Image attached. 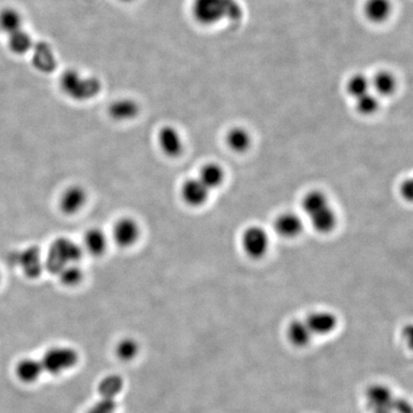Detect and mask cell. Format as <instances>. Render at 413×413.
Instances as JSON below:
<instances>
[{
    "mask_svg": "<svg viewBox=\"0 0 413 413\" xmlns=\"http://www.w3.org/2000/svg\"><path fill=\"white\" fill-rule=\"evenodd\" d=\"M191 16L202 27H215L222 23H239L244 9L239 0H191Z\"/></svg>",
    "mask_w": 413,
    "mask_h": 413,
    "instance_id": "obj_1",
    "label": "cell"
},
{
    "mask_svg": "<svg viewBox=\"0 0 413 413\" xmlns=\"http://www.w3.org/2000/svg\"><path fill=\"white\" fill-rule=\"evenodd\" d=\"M60 92L67 98L78 103L92 101L101 94L103 84L98 77L76 69L68 68L59 77Z\"/></svg>",
    "mask_w": 413,
    "mask_h": 413,
    "instance_id": "obj_2",
    "label": "cell"
},
{
    "mask_svg": "<svg viewBox=\"0 0 413 413\" xmlns=\"http://www.w3.org/2000/svg\"><path fill=\"white\" fill-rule=\"evenodd\" d=\"M82 254L81 245L67 237L57 238L51 244L45 257V269L57 276L62 269L79 264Z\"/></svg>",
    "mask_w": 413,
    "mask_h": 413,
    "instance_id": "obj_3",
    "label": "cell"
},
{
    "mask_svg": "<svg viewBox=\"0 0 413 413\" xmlns=\"http://www.w3.org/2000/svg\"><path fill=\"white\" fill-rule=\"evenodd\" d=\"M79 359V353L72 347L56 346L48 349L40 362L46 373L59 375L75 368Z\"/></svg>",
    "mask_w": 413,
    "mask_h": 413,
    "instance_id": "obj_4",
    "label": "cell"
},
{
    "mask_svg": "<svg viewBox=\"0 0 413 413\" xmlns=\"http://www.w3.org/2000/svg\"><path fill=\"white\" fill-rule=\"evenodd\" d=\"M11 261L16 266L21 267L24 274L29 279H36L43 273L45 266V259L38 247L26 248L23 251L16 252Z\"/></svg>",
    "mask_w": 413,
    "mask_h": 413,
    "instance_id": "obj_5",
    "label": "cell"
},
{
    "mask_svg": "<svg viewBox=\"0 0 413 413\" xmlns=\"http://www.w3.org/2000/svg\"><path fill=\"white\" fill-rule=\"evenodd\" d=\"M242 247L252 259H259L266 256L269 249V237L266 230L259 226L247 228L243 233Z\"/></svg>",
    "mask_w": 413,
    "mask_h": 413,
    "instance_id": "obj_6",
    "label": "cell"
},
{
    "mask_svg": "<svg viewBox=\"0 0 413 413\" xmlns=\"http://www.w3.org/2000/svg\"><path fill=\"white\" fill-rule=\"evenodd\" d=\"M141 228L139 223L132 217H121L114 223L111 237L121 248H130L139 240Z\"/></svg>",
    "mask_w": 413,
    "mask_h": 413,
    "instance_id": "obj_7",
    "label": "cell"
},
{
    "mask_svg": "<svg viewBox=\"0 0 413 413\" xmlns=\"http://www.w3.org/2000/svg\"><path fill=\"white\" fill-rule=\"evenodd\" d=\"M311 333L315 337H328L336 332L339 319L330 311L319 310L310 313L305 319Z\"/></svg>",
    "mask_w": 413,
    "mask_h": 413,
    "instance_id": "obj_8",
    "label": "cell"
},
{
    "mask_svg": "<svg viewBox=\"0 0 413 413\" xmlns=\"http://www.w3.org/2000/svg\"><path fill=\"white\" fill-rule=\"evenodd\" d=\"M157 143L163 154L169 158L180 156L184 150V141L181 133L172 126H164L157 134Z\"/></svg>",
    "mask_w": 413,
    "mask_h": 413,
    "instance_id": "obj_9",
    "label": "cell"
},
{
    "mask_svg": "<svg viewBox=\"0 0 413 413\" xmlns=\"http://www.w3.org/2000/svg\"><path fill=\"white\" fill-rule=\"evenodd\" d=\"M87 202V193L84 187L72 185L60 194L59 208L67 215H74L81 211Z\"/></svg>",
    "mask_w": 413,
    "mask_h": 413,
    "instance_id": "obj_10",
    "label": "cell"
},
{
    "mask_svg": "<svg viewBox=\"0 0 413 413\" xmlns=\"http://www.w3.org/2000/svg\"><path fill=\"white\" fill-rule=\"evenodd\" d=\"M210 193V189L206 188L198 177L187 179L180 189L184 202L194 208L204 205L208 201Z\"/></svg>",
    "mask_w": 413,
    "mask_h": 413,
    "instance_id": "obj_11",
    "label": "cell"
},
{
    "mask_svg": "<svg viewBox=\"0 0 413 413\" xmlns=\"http://www.w3.org/2000/svg\"><path fill=\"white\" fill-rule=\"evenodd\" d=\"M140 111L139 103L136 99L128 97L114 99L108 108L109 117L118 123L134 120L139 115Z\"/></svg>",
    "mask_w": 413,
    "mask_h": 413,
    "instance_id": "obj_12",
    "label": "cell"
},
{
    "mask_svg": "<svg viewBox=\"0 0 413 413\" xmlns=\"http://www.w3.org/2000/svg\"><path fill=\"white\" fill-rule=\"evenodd\" d=\"M285 336L289 344L296 349H307L314 340L305 319L290 320L286 327Z\"/></svg>",
    "mask_w": 413,
    "mask_h": 413,
    "instance_id": "obj_13",
    "label": "cell"
},
{
    "mask_svg": "<svg viewBox=\"0 0 413 413\" xmlns=\"http://www.w3.org/2000/svg\"><path fill=\"white\" fill-rule=\"evenodd\" d=\"M81 246L82 251L90 256H102L108 247V235L99 228H91L84 234Z\"/></svg>",
    "mask_w": 413,
    "mask_h": 413,
    "instance_id": "obj_14",
    "label": "cell"
},
{
    "mask_svg": "<svg viewBox=\"0 0 413 413\" xmlns=\"http://www.w3.org/2000/svg\"><path fill=\"white\" fill-rule=\"evenodd\" d=\"M364 16L374 24H382L390 19L393 12L391 0H366L363 6Z\"/></svg>",
    "mask_w": 413,
    "mask_h": 413,
    "instance_id": "obj_15",
    "label": "cell"
},
{
    "mask_svg": "<svg viewBox=\"0 0 413 413\" xmlns=\"http://www.w3.org/2000/svg\"><path fill=\"white\" fill-rule=\"evenodd\" d=\"M274 229L281 237L294 238L301 234L303 230V220L294 213H284L276 218Z\"/></svg>",
    "mask_w": 413,
    "mask_h": 413,
    "instance_id": "obj_16",
    "label": "cell"
},
{
    "mask_svg": "<svg viewBox=\"0 0 413 413\" xmlns=\"http://www.w3.org/2000/svg\"><path fill=\"white\" fill-rule=\"evenodd\" d=\"M371 90L378 97L391 96L397 89V79L388 70H382L370 79Z\"/></svg>",
    "mask_w": 413,
    "mask_h": 413,
    "instance_id": "obj_17",
    "label": "cell"
},
{
    "mask_svg": "<svg viewBox=\"0 0 413 413\" xmlns=\"http://www.w3.org/2000/svg\"><path fill=\"white\" fill-rule=\"evenodd\" d=\"M7 41L10 51L18 56L28 54L36 46L33 36L25 27L10 34L7 36Z\"/></svg>",
    "mask_w": 413,
    "mask_h": 413,
    "instance_id": "obj_18",
    "label": "cell"
},
{
    "mask_svg": "<svg viewBox=\"0 0 413 413\" xmlns=\"http://www.w3.org/2000/svg\"><path fill=\"white\" fill-rule=\"evenodd\" d=\"M23 14L14 7H6L0 11V31L8 36L25 27Z\"/></svg>",
    "mask_w": 413,
    "mask_h": 413,
    "instance_id": "obj_19",
    "label": "cell"
},
{
    "mask_svg": "<svg viewBox=\"0 0 413 413\" xmlns=\"http://www.w3.org/2000/svg\"><path fill=\"white\" fill-rule=\"evenodd\" d=\"M43 373L45 369L41 362L33 358L21 359L16 366V375L26 384L36 382Z\"/></svg>",
    "mask_w": 413,
    "mask_h": 413,
    "instance_id": "obj_20",
    "label": "cell"
},
{
    "mask_svg": "<svg viewBox=\"0 0 413 413\" xmlns=\"http://www.w3.org/2000/svg\"><path fill=\"white\" fill-rule=\"evenodd\" d=\"M311 224L320 234H329L337 225V215L331 206H328L324 210L318 211L310 216Z\"/></svg>",
    "mask_w": 413,
    "mask_h": 413,
    "instance_id": "obj_21",
    "label": "cell"
},
{
    "mask_svg": "<svg viewBox=\"0 0 413 413\" xmlns=\"http://www.w3.org/2000/svg\"><path fill=\"white\" fill-rule=\"evenodd\" d=\"M366 399H368L369 405L384 412L392 403L393 394L388 386L374 385L366 391Z\"/></svg>",
    "mask_w": 413,
    "mask_h": 413,
    "instance_id": "obj_22",
    "label": "cell"
},
{
    "mask_svg": "<svg viewBox=\"0 0 413 413\" xmlns=\"http://www.w3.org/2000/svg\"><path fill=\"white\" fill-rule=\"evenodd\" d=\"M225 174L222 167L215 163H209L199 172L198 179L206 188L210 189L218 188L224 181Z\"/></svg>",
    "mask_w": 413,
    "mask_h": 413,
    "instance_id": "obj_23",
    "label": "cell"
},
{
    "mask_svg": "<svg viewBox=\"0 0 413 413\" xmlns=\"http://www.w3.org/2000/svg\"><path fill=\"white\" fill-rule=\"evenodd\" d=\"M226 142L231 150L235 152H246L251 145V136L246 130L242 128H234L228 131Z\"/></svg>",
    "mask_w": 413,
    "mask_h": 413,
    "instance_id": "obj_24",
    "label": "cell"
},
{
    "mask_svg": "<svg viewBox=\"0 0 413 413\" xmlns=\"http://www.w3.org/2000/svg\"><path fill=\"white\" fill-rule=\"evenodd\" d=\"M301 206L308 217H310L311 215H315L318 211L324 210L330 205L327 196L324 193L320 191H312L305 194Z\"/></svg>",
    "mask_w": 413,
    "mask_h": 413,
    "instance_id": "obj_25",
    "label": "cell"
},
{
    "mask_svg": "<svg viewBox=\"0 0 413 413\" xmlns=\"http://www.w3.org/2000/svg\"><path fill=\"white\" fill-rule=\"evenodd\" d=\"M346 89L354 99L371 91L370 79L363 73H356L347 80Z\"/></svg>",
    "mask_w": 413,
    "mask_h": 413,
    "instance_id": "obj_26",
    "label": "cell"
},
{
    "mask_svg": "<svg viewBox=\"0 0 413 413\" xmlns=\"http://www.w3.org/2000/svg\"><path fill=\"white\" fill-rule=\"evenodd\" d=\"M123 388V380L119 375H108L99 384L98 391L101 398L115 399Z\"/></svg>",
    "mask_w": 413,
    "mask_h": 413,
    "instance_id": "obj_27",
    "label": "cell"
},
{
    "mask_svg": "<svg viewBox=\"0 0 413 413\" xmlns=\"http://www.w3.org/2000/svg\"><path fill=\"white\" fill-rule=\"evenodd\" d=\"M380 97L371 91L364 94V96L355 99V108L361 115L370 116L375 114L380 108Z\"/></svg>",
    "mask_w": 413,
    "mask_h": 413,
    "instance_id": "obj_28",
    "label": "cell"
},
{
    "mask_svg": "<svg viewBox=\"0 0 413 413\" xmlns=\"http://www.w3.org/2000/svg\"><path fill=\"white\" fill-rule=\"evenodd\" d=\"M56 276L59 278L63 285L73 287V286H76L81 283L82 279H84V271H82L80 263L73 264V266L62 269Z\"/></svg>",
    "mask_w": 413,
    "mask_h": 413,
    "instance_id": "obj_29",
    "label": "cell"
},
{
    "mask_svg": "<svg viewBox=\"0 0 413 413\" xmlns=\"http://www.w3.org/2000/svg\"><path fill=\"white\" fill-rule=\"evenodd\" d=\"M116 354L121 361H132L139 354V344L134 339L126 338V339L121 340L116 346Z\"/></svg>",
    "mask_w": 413,
    "mask_h": 413,
    "instance_id": "obj_30",
    "label": "cell"
},
{
    "mask_svg": "<svg viewBox=\"0 0 413 413\" xmlns=\"http://www.w3.org/2000/svg\"><path fill=\"white\" fill-rule=\"evenodd\" d=\"M116 410L115 399L102 398L87 413H114Z\"/></svg>",
    "mask_w": 413,
    "mask_h": 413,
    "instance_id": "obj_31",
    "label": "cell"
},
{
    "mask_svg": "<svg viewBox=\"0 0 413 413\" xmlns=\"http://www.w3.org/2000/svg\"><path fill=\"white\" fill-rule=\"evenodd\" d=\"M401 191H402L403 196H404L405 199H408V200H410V199L412 198L413 184L412 180H407V181H405L404 183H403Z\"/></svg>",
    "mask_w": 413,
    "mask_h": 413,
    "instance_id": "obj_32",
    "label": "cell"
},
{
    "mask_svg": "<svg viewBox=\"0 0 413 413\" xmlns=\"http://www.w3.org/2000/svg\"><path fill=\"white\" fill-rule=\"evenodd\" d=\"M118 1L123 4H132L136 0H118Z\"/></svg>",
    "mask_w": 413,
    "mask_h": 413,
    "instance_id": "obj_33",
    "label": "cell"
},
{
    "mask_svg": "<svg viewBox=\"0 0 413 413\" xmlns=\"http://www.w3.org/2000/svg\"><path fill=\"white\" fill-rule=\"evenodd\" d=\"M0 279H1V276H0Z\"/></svg>",
    "mask_w": 413,
    "mask_h": 413,
    "instance_id": "obj_34",
    "label": "cell"
}]
</instances>
